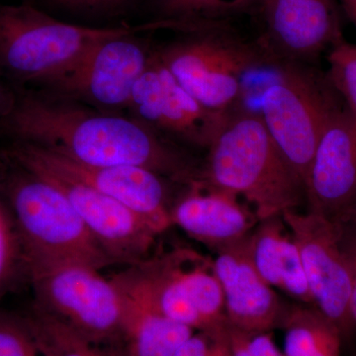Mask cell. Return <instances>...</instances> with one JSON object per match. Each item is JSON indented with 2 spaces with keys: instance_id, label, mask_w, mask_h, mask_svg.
Wrapping results in <instances>:
<instances>
[{
  "instance_id": "obj_29",
  "label": "cell",
  "mask_w": 356,
  "mask_h": 356,
  "mask_svg": "<svg viewBox=\"0 0 356 356\" xmlns=\"http://www.w3.org/2000/svg\"><path fill=\"white\" fill-rule=\"evenodd\" d=\"M13 95L9 93L0 83V118L6 113L9 105L13 102Z\"/></svg>"
},
{
  "instance_id": "obj_10",
  "label": "cell",
  "mask_w": 356,
  "mask_h": 356,
  "mask_svg": "<svg viewBox=\"0 0 356 356\" xmlns=\"http://www.w3.org/2000/svg\"><path fill=\"white\" fill-rule=\"evenodd\" d=\"M139 36L100 42L72 69L44 86L49 95L99 111L128 109L134 88L154 53Z\"/></svg>"
},
{
  "instance_id": "obj_25",
  "label": "cell",
  "mask_w": 356,
  "mask_h": 356,
  "mask_svg": "<svg viewBox=\"0 0 356 356\" xmlns=\"http://www.w3.org/2000/svg\"><path fill=\"white\" fill-rule=\"evenodd\" d=\"M24 266L22 247L11 212L0 204V299Z\"/></svg>"
},
{
  "instance_id": "obj_27",
  "label": "cell",
  "mask_w": 356,
  "mask_h": 356,
  "mask_svg": "<svg viewBox=\"0 0 356 356\" xmlns=\"http://www.w3.org/2000/svg\"><path fill=\"white\" fill-rule=\"evenodd\" d=\"M339 222V221H337ZM339 236L343 254L350 273V310L356 327V226L339 222Z\"/></svg>"
},
{
  "instance_id": "obj_28",
  "label": "cell",
  "mask_w": 356,
  "mask_h": 356,
  "mask_svg": "<svg viewBox=\"0 0 356 356\" xmlns=\"http://www.w3.org/2000/svg\"><path fill=\"white\" fill-rule=\"evenodd\" d=\"M51 6L72 13L107 14L116 13L130 0H48Z\"/></svg>"
},
{
  "instance_id": "obj_2",
  "label": "cell",
  "mask_w": 356,
  "mask_h": 356,
  "mask_svg": "<svg viewBox=\"0 0 356 356\" xmlns=\"http://www.w3.org/2000/svg\"><path fill=\"white\" fill-rule=\"evenodd\" d=\"M200 177L240 196L259 221L306 204L305 185L276 146L261 114L243 105L222 124Z\"/></svg>"
},
{
  "instance_id": "obj_7",
  "label": "cell",
  "mask_w": 356,
  "mask_h": 356,
  "mask_svg": "<svg viewBox=\"0 0 356 356\" xmlns=\"http://www.w3.org/2000/svg\"><path fill=\"white\" fill-rule=\"evenodd\" d=\"M341 103L327 74L309 65H280L259 99L262 121L305 185L323 131Z\"/></svg>"
},
{
  "instance_id": "obj_1",
  "label": "cell",
  "mask_w": 356,
  "mask_h": 356,
  "mask_svg": "<svg viewBox=\"0 0 356 356\" xmlns=\"http://www.w3.org/2000/svg\"><path fill=\"white\" fill-rule=\"evenodd\" d=\"M0 132L93 166H136L188 184L191 159L142 122L49 95L21 92L0 118Z\"/></svg>"
},
{
  "instance_id": "obj_30",
  "label": "cell",
  "mask_w": 356,
  "mask_h": 356,
  "mask_svg": "<svg viewBox=\"0 0 356 356\" xmlns=\"http://www.w3.org/2000/svg\"><path fill=\"white\" fill-rule=\"evenodd\" d=\"M346 13L356 25V0H341Z\"/></svg>"
},
{
  "instance_id": "obj_8",
  "label": "cell",
  "mask_w": 356,
  "mask_h": 356,
  "mask_svg": "<svg viewBox=\"0 0 356 356\" xmlns=\"http://www.w3.org/2000/svg\"><path fill=\"white\" fill-rule=\"evenodd\" d=\"M34 291L33 308L100 346L120 341L124 297L113 278L81 264L28 270Z\"/></svg>"
},
{
  "instance_id": "obj_12",
  "label": "cell",
  "mask_w": 356,
  "mask_h": 356,
  "mask_svg": "<svg viewBox=\"0 0 356 356\" xmlns=\"http://www.w3.org/2000/svg\"><path fill=\"white\" fill-rule=\"evenodd\" d=\"M257 13L266 64L309 65L344 40L337 0H262Z\"/></svg>"
},
{
  "instance_id": "obj_16",
  "label": "cell",
  "mask_w": 356,
  "mask_h": 356,
  "mask_svg": "<svg viewBox=\"0 0 356 356\" xmlns=\"http://www.w3.org/2000/svg\"><path fill=\"white\" fill-rule=\"evenodd\" d=\"M248 236L215 250V271L229 325L248 332H271L281 329L291 304L285 303L257 273L248 250Z\"/></svg>"
},
{
  "instance_id": "obj_26",
  "label": "cell",
  "mask_w": 356,
  "mask_h": 356,
  "mask_svg": "<svg viewBox=\"0 0 356 356\" xmlns=\"http://www.w3.org/2000/svg\"><path fill=\"white\" fill-rule=\"evenodd\" d=\"M227 346L229 356H283L271 332H248L229 325Z\"/></svg>"
},
{
  "instance_id": "obj_18",
  "label": "cell",
  "mask_w": 356,
  "mask_h": 356,
  "mask_svg": "<svg viewBox=\"0 0 356 356\" xmlns=\"http://www.w3.org/2000/svg\"><path fill=\"white\" fill-rule=\"evenodd\" d=\"M250 259L269 286L315 307L298 248L282 216L261 220L248 236Z\"/></svg>"
},
{
  "instance_id": "obj_20",
  "label": "cell",
  "mask_w": 356,
  "mask_h": 356,
  "mask_svg": "<svg viewBox=\"0 0 356 356\" xmlns=\"http://www.w3.org/2000/svg\"><path fill=\"white\" fill-rule=\"evenodd\" d=\"M281 329L283 356H341L343 334L315 307L291 304Z\"/></svg>"
},
{
  "instance_id": "obj_21",
  "label": "cell",
  "mask_w": 356,
  "mask_h": 356,
  "mask_svg": "<svg viewBox=\"0 0 356 356\" xmlns=\"http://www.w3.org/2000/svg\"><path fill=\"white\" fill-rule=\"evenodd\" d=\"M159 20L178 23L191 31L229 25L238 16L257 13L262 0H154Z\"/></svg>"
},
{
  "instance_id": "obj_22",
  "label": "cell",
  "mask_w": 356,
  "mask_h": 356,
  "mask_svg": "<svg viewBox=\"0 0 356 356\" xmlns=\"http://www.w3.org/2000/svg\"><path fill=\"white\" fill-rule=\"evenodd\" d=\"M43 356H109L69 327L32 308L26 315Z\"/></svg>"
},
{
  "instance_id": "obj_32",
  "label": "cell",
  "mask_w": 356,
  "mask_h": 356,
  "mask_svg": "<svg viewBox=\"0 0 356 356\" xmlns=\"http://www.w3.org/2000/svg\"><path fill=\"white\" fill-rule=\"evenodd\" d=\"M210 356H229L227 341H219Z\"/></svg>"
},
{
  "instance_id": "obj_4",
  "label": "cell",
  "mask_w": 356,
  "mask_h": 356,
  "mask_svg": "<svg viewBox=\"0 0 356 356\" xmlns=\"http://www.w3.org/2000/svg\"><path fill=\"white\" fill-rule=\"evenodd\" d=\"M159 29H170V23L88 27L56 19L27 4L0 3V74L44 86L104 40Z\"/></svg>"
},
{
  "instance_id": "obj_9",
  "label": "cell",
  "mask_w": 356,
  "mask_h": 356,
  "mask_svg": "<svg viewBox=\"0 0 356 356\" xmlns=\"http://www.w3.org/2000/svg\"><path fill=\"white\" fill-rule=\"evenodd\" d=\"M50 181L67 197L112 264H137L149 257L156 229L127 206L31 158L13 144L2 154Z\"/></svg>"
},
{
  "instance_id": "obj_6",
  "label": "cell",
  "mask_w": 356,
  "mask_h": 356,
  "mask_svg": "<svg viewBox=\"0 0 356 356\" xmlns=\"http://www.w3.org/2000/svg\"><path fill=\"white\" fill-rule=\"evenodd\" d=\"M187 36L156 51L175 79L206 108L229 115L242 106L243 77L266 64L254 42L229 25L186 33Z\"/></svg>"
},
{
  "instance_id": "obj_5",
  "label": "cell",
  "mask_w": 356,
  "mask_h": 356,
  "mask_svg": "<svg viewBox=\"0 0 356 356\" xmlns=\"http://www.w3.org/2000/svg\"><path fill=\"white\" fill-rule=\"evenodd\" d=\"M113 278L149 300L170 320L227 341L224 293L212 257L191 248H177L130 264Z\"/></svg>"
},
{
  "instance_id": "obj_31",
  "label": "cell",
  "mask_w": 356,
  "mask_h": 356,
  "mask_svg": "<svg viewBox=\"0 0 356 356\" xmlns=\"http://www.w3.org/2000/svg\"><path fill=\"white\" fill-rule=\"evenodd\" d=\"M337 221L356 226V203Z\"/></svg>"
},
{
  "instance_id": "obj_11",
  "label": "cell",
  "mask_w": 356,
  "mask_h": 356,
  "mask_svg": "<svg viewBox=\"0 0 356 356\" xmlns=\"http://www.w3.org/2000/svg\"><path fill=\"white\" fill-rule=\"evenodd\" d=\"M283 220L298 248L315 308L343 337L356 329L350 310V273L337 221L307 210L286 211Z\"/></svg>"
},
{
  "instance_id": "obj_23",
  "label": "cell",
  "mask_w": 356,
  "mask_h": 356,
  "mask_svg": "<svg viewBox=\"0 0 356 356\" xmlns=\"http://www.w3.org/2000/svg\"><path fill=\"white\" fill-rule=\"evenodd\" d=\"M327 79L350 114L356 129V44L346 40L327 54Z\"/></svg>"
},
{
  "instance_id": "obj_3",
  "label": "cell",
  "mask_w": 356,
  "mask_h": 356,
  "mask_svg": "<svg viewBox=\"0 0 356 356\" xmlns=\"http://www.w3.org/2000/svg\"><path fill=\"white\" fill-rule=\"evenodd\" d=\"M4 161L9 168L0 184L19 235L26 270L65 264L97 269L113 264L55 185Z\"/></svg>"
},
{
  "instance_id": "obj_13",
  "label": "cell",
  "mask_w": 356,
  "mask_h": 356,
  "mask_svg": "<svg viewBox=\"0 0 356 356\" xmlns=\"http://www.w3.org/2000/svg\"><path fill=\"white\" fill-rule=\"evenodd\" d=\"M128 109L133 118L161 135L206 149L229 115L204 107L166 69L156 51L134 88Z\"/></svg>"
},
{
  "instance_id": "obj_17",
  "label": "cell",
  "mask_w": 356,
  "mask_h": 356,
  "mask_svg": "<svg viewBox=\"0 0 356 356\" xmlns=\"http://www.w3.org/2000/svg\"><path fill=\"white\" fill-rule=\"evenodd\" d=\"M170 208L172 226L216 250L247 238L259 219L254 210L233 192L199 177Z\"/></svg>"
},
{
  "instance_id": "obj_14",
  "label": "cell",
  "mask_w": 356,
  "mask_h": 356,
  "mask_svg": "<svg viewBox=\"0 0 356 356\" xmlns=\"http://www.w3.org/2000/svg\"><path fill=\"white\" fill-rule=\"evenodd\" d=\"M13 144L44 165L127 206L159 235L172 226L163 177L156 172L136 166L83 165L31 143L14 140Z\"/></svg>"
},
{
  "instance_id": "obj_24",
  "label": "cell",
  "mask_w": 356,
  "mask_h": 356,
  "mask_svg": "<svg viewBox=\"0 0 356 356\" xmlns=\"http://www.w3.org/2000/svg\"><path fill=\"white\" fill-rule=\"evenodd\" d=\"M0 356H43L26 315L0 309Z\"/></svg>"
},
{
  "instance_id": "obj_15",
  "label": "cell",
  "mask_w": 356,
  "mask_h": 356,
  "mask_svg": "<svg viewBox=\"0 0 356 356\" xmlns=\"http://www.w3.org/2000/svg\"><path fill=\"white\" fill-rule=\"evenodd\" d=\"M356 203V129L343 100L323 131L306 182L309 211L337 221Z\"/></svg>"
},
{
  "instance_id": "obj_19",
  "label": "cell",
  "mask_w": 356,
  "mask_h": 356,
  "mask_svg": "<svg viewBox=\"0 0 356 356\" xmlns=\"http://www.w3.org/2000/svg\"><path fill=\"white\" fill-rule=\"evenodd\" d=\"M118 286L124 297L120 339L124 356H173L196 332L166 317L142 295Z\"/></svg>"
}]
</instances>
